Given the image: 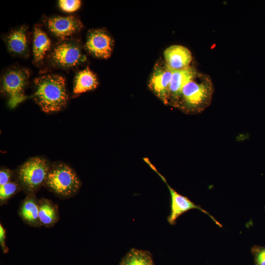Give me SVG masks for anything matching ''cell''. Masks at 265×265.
<instances>
[{
    "label": "cell",
    "instance_id": "6da1fadb",
    "mask_svg": "<svg viewBox=\"0 0 265 265\" xmlns=\"http://www.w3.org/2000/svg\"><path fill=\"white\" fill-rule=\"evenodd\" d=\"M34 99L41 109L51 113L62 110L68 96L64 78L57 75H46L34 80Z\"/></svg>",
    "mask_w": 265,
    "mask_h": 265
},
{
    "label": "cell",
    "instance_id": "7a4b0ae2",
    "mask_svg": "<svg viewBox=\"0 0 265 265\" xmlns=\"http://www.w3.org/2000/svg\"><path fill=\"white\" fill-rule=\"evenodd\" d=\"M45 184L57 196L67 198L77 193L81 182L73 168L58 163L51 166Z\"/></svg>",
    "mask_w": 265,
    "mask_h": 265
},
{
    "label": "cell",
    "instance_id": "3957f363",
    "mask_svg": "<svg viewBox=\"0 0 265 265\" xmlns=\"http://www.w3.org/2000/svg\"><path fill=\"white\" fill-rule=\"evenodd\" d=\"M51 166L41 157H34L24 162L17 172V181L27 195L35 194L45 184Z\"/></svg>",
    "mask_w": 265,
    "mask_h": 265
},
{
    "label": "cell",
    "instance_id": "277c9868",
    "mask_svg": "<svg viewBox=\"0 0 265 265\" xmlns=\"http://www.w3.org/2000/svg\"><path fill=\"white\" fill-rule=\"evenodd\" d=\"M29 76L27 70L18 68L9 70L3 76L1 91L7 96L11 107H15L26 99L25 88Z\"/></svg>",
    "mask_w": 265,
    "mask_h": 265
},
{
    "label": "cell",
    "instance_id": "5b68a950",
    "mask_svg": "<svg viewBox=\"0 0 265 265\" xmlns=\"http://www.w3.org/2000/svg\"><path fill=\"white\" fill-rule=\"evenodd\" d=\"M50 59L58 67L67 68L77 65L84 60L80 47L72 42H63L56 45L52 52Z\"/></svg>",
    "mask_w": 265,
    "mask_h": 265
},
{
    "label": "cell",
    "instance_id": "8992f818",
    "mask_svg": "<svg viewBox=\"0 0 265 265\" xmlns=\"http://www.w3.org/2000/svg\"><path fill=\"white\" fill-rule=\"evenodd\" d=\"M195 78L184 87L181 93L185 104L190 108L206 104L212 93L211 84L208 80L198 81Z\"/></svg>",
    "mask_w": 265,
    "mask_h": 265
},
{
    "label": "cell",
    "instance_id": "52a82bcc",
    "mask_svg": "<svg viewBox=\"0 0 265 265\" xmlns=\"http://www.w3.org/2000/svg\"><path fill=\"white\" fill-rule=\"evenodd\" d=\"M169 190L171 197L170 213L167 217L168 222L171 225H175L177 218L182 214L192 209H197L208 215L212 220L220 227L222 225L218 222L209 212L201 206L195 204L187 197L178 193L165 182Z\"/></svg>",
    "mask_w": 265,
    "mask_h": 265
},
{
    "label": "cell",
    "instance_id": "ba28073f",
    "mask_svg": "<svg viewBox=\"0 0 265 265\" xmlns=\"http://www.w3.org/2000/svg\"><path fill=\"white\" fill-rule=\"evenodd\" d=\"M113 41L104 31L94 30L88 35L85 48L95 56L102 58H108L112 53Z\"/></svg>",
    "mask_w": 265,
    "mask_h": 265
},
{
    "label": "cell",
    "instance_id": "9c48e42d",
    "mask_svg": "<svg viewBox=\"0 0 265 265\" xmlns=\"http://www.w3.org/2000/svg\"><path fill=\"white\" fill-rule=\"evenodd\" d=\"M47 24L50 31L61 39L71 36L82 27L81 22L74 16L52 17L47 21Z\"/></svg>",
    "mask_w": 265,
    "mask_h": 265
},
{
    "label": "cell",
    "instance_id": "30bf717a",
    "mask_svg": "<svg viewBox=\"0 0 265 265\" xmlns=\"http://www.w3.org/2000/svg\"><path fill=\"white\" fill-rule=\"evenodd\" d=\"M173 70L166 65L164 67L157 65L152 74L149 86L163 102L166 104L169 96V87Z\"/></svg>",
    "mask_w": 265,
    "mask_h": 265
},
{
    "label": "cell",
    "instance_id": "8fae6325",
    "mask_svg": "<svg viewBox=\"0 0 265 265\" xmlns=\"http://www.w3.org/2000/svg\"><path fill=\"white\" fill-rule=\"evenodd\" d=\"M166 65L173 70H179L189 67L192 60L190 51L186 47L178 45H172L164 52Z\"/></svg>",
    "mask_w": 265,
    "mask_h": 265
},
{
    "label": "cell",
    "instance_id": "7c38bea8",
    "mask_svg": "<svg viewBox=\"0 0 265 265\" xmlns=\"http://www.w3.org/2000/svg\"><path fill=\"white\" fill-rule=\"evenodd\" d=\"M35 194H28L22 202L18 213L22 220L29 226L40 227L39 202Z\"/></svg>",
    "mask_w": 265,
    "mask_h": 265
},
{
    "label": "cell",
    "instance_id": "4fadbf2b",
    "mask_svg": "<svg viewBox=\"0 0 265 265\" xmlns=\"http://www.w3.org/2000/svg\"><path fill=\"white\" fill-rule=\"evenodd\" d=\"M196 74L195 70L191 67L179 70H173L169 87V96H171L174 99L180 97L184 87L194 79Z\"/></svg>",
    "mask_w": 265,
    "mask_h": 265
},
{
    "label": "cell",
    "instance_id": "5bb4252c",
    "mask_svg": "<svg viewBox=\"0 0 265 265\" xmlns=\"http://www.w3.org/2000/svg\"><path fill=\"white\" fill-rule=\"evenodd\" d=\"M39 202V219L41 226L53 227L59 220L57 206L50 200L41 198Z\"/></svg>",
    "mask_w": 265,
    "mask_h": 265
},
{
    "label": "cell",
    "instance_id": "9a60e30c",
    "mask_svg": "<svg viewBox=\"0 0 265 265\" xmlns=\"http://www.w3.org/2000/svg\"><path fill=\"white\" fill-rule=\"evenodd\" d=\"M98 81L95 74L88 68L80 72L76 76L74 92L80 94L95 89Z\"/></svg>",
    "mask_w": 265,
    "mask_h": 265
},
{
    "label": "cell",
    "instance_id": "2e32d148",
    "mask_svg": "<svg viewBox=\"0 0 265 265\" xmlns=\"http://www.w3.org/2000/svg\"><path fill=\"white\" fill-rule=\"evenodd\" d=\"M26 28L22 26L13 31L7 37V45L9 50L14 53L22 54L27 50Z\"/></svg>",
    "mask_w": 265,
    "mask_h": 265
},
{
    "label": "cell",
    "instance_id": "e0dca14e",
    "mask_svg": "<svg viewBox=\"0 0 265 265\" xmlns=\"http://www.w3.org/2000/svg\"><path fill=\"white\" fill-rule=\"evenodd\" d=\"M119 265H154V262L149 251L132 248L122 258Z\"/></svg>",
    "mask_w": 265,
    "mask_h": 265
},
{
    "label": "cell",
    "instance_id": "ac0fdd59",
    "mask_svg": "<svg viewBox=\"0 0 265 265\" xmlns=\"http://www.w3.org/2000/svg\"><path fill=\"white\" fill-rule=\"evenodd\" d=\"M51 46V41L47 34L39 27H35L33 53L36 62L41 61Z\"/></svg>",
    "mask_w": 265,
    "mask_h": 265
},
{
    "label": "cell",
    "instance_id": "d6986e66",
    "mask_svg": "<svg viewBox=\"0 0 265 265\" xmlns=\"http://www.w3.org/2000/svg\"><path fill=\"white\" fill-rule=\"evenodd\" d=\"M22 189L18 181H12L0 186V204L3 205Z\"/></svg>",
    "mask_w": 265,
    "mask_h": 265
},
{
    "label": "cell",
    "instance_id": "ffe728a7",
    "mask_svg": "<svg viewBox=\"0 0 265 265\" xmlns=\"http://www.w3.org/2000/svg\"><path fill=\"white\" fill-rule=\"evenodd\" d=\"M254 265H265V246L255 245L251 248Z\"/></svg>",
    "mask_w": 265,
    "mask_h": 265
},
{
    "label": "cell",
    "instance_id": "44dd1931",
    "mask_svg": "<svg viewBox=\"0 0 265 265\" xmlns=\"http://www.w3.org/2000/svg\"><path fill=\"white\" fill-rule=\"evenodd\" d=\"M81 2L78 0H60L59 5L66 12H72L77 10L80 6Z\"/></svg>",
    "mask_w": 265,
    "mask_h": 265
},
{
    "label": "cell",
    "instance_id": "7402d4cb",
    "mask_svg": "<svg viewBox=\"0 0 265 265\" xmlns=\"http://www.w3.org/2000/svg\"><path fill=\"white\" fill-rule=\"evenodd\" d=\"M13 176V172L7 168H1L0 171V186L11 181Z\"/></svg>",
    "mask_w": 265,
    "mask_h": 265
},
{
    "label": "cell",
    "instance_id": "603a6c76",
    "mask_svg": "<svg viewBox=\"0 0 265 265\" xmlns=\"http://www.w3.org/2000/svg\"><path fill=\"white\" fill-rule=\"evenodd\" d=\"M6 231L1 224H0V245L4 253L8 251V248L6 245Z\"/></svg>",
    "mask_w": 265,
    "mask_h": 265
}]
</instances>
